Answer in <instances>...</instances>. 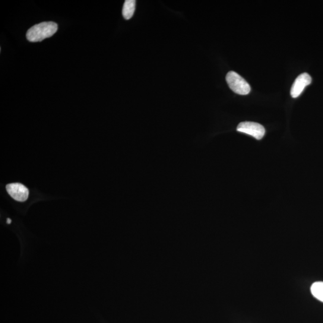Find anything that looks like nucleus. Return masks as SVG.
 <instances>
[{
  "mask_svg": "<svg viewBox=\"0 0 323 323\" xmlns=\"http://www.w3.org/2000/svg\"><path fill=\"white\" fill-rule=\"evenodd\" d=\"M58 30V25L53 22H43L34 25L28 30L27 39L31 42H42L53 36Z\"/></svg>",
  "mask_w": 323,
  "mask_h": 323,
  "instance_id": "f257e3e1",
  "label": "nucleus"
},
{
  "mask_svg": "<svg viewBox=\"0 0 323 323\" xmlns=\"http://www.w3.org/2000/svg\"><path fill=\"white\" fill-rule=\"evenodd\" d=\"M226 80L231 90L237 94L246 96L251 91V88L248 82L235 71L228 72Z\"/></svg>",
  "mask_w": 323,
  "mask_h": 323,
  "instance_id": "f03ea898",
  "label": "nucleus"
},
{
  "mask_svg": "<svg viewBox=\"0 0 323 323\" xmlns=\"http://www.w3.org/2000/svg\"><path fill=\"white\" fill-rule=\"evenodd\" d=\"M236 130L239 132L251 135L258 140L264 138L265 134V129L264 126L258 123L252 122L240 123L237 126Z\"/></svg>",
  "mask_w": 323,
  "mask_h": 323,
  "instance_id": "7ed1b4c3",
  "label": "nucleus"
},
{
  "mask_svg": "<svg viewBox=\"0 0 323 323\" xmlns=\"http://www.w3.org/2000/svg\"><path fill=\"white\" fill-rule=\"evenodd\" d=\"M6 190L11 197L17 201L24 202L27 201L28 196H29V191L27 187L21 183L9 184L6 186Z\"/></svg>",
  "mask_w": 323,
  "mask_h": 323,
  "instance_id": "20e7f679",
  "label": "nucleus"
},
{
  "mask_svg": "<svg viewBox=\"0 0 323 323\" xmlns=\"http://www.w3.org/2000/svg\"><path fill=\"white\" fill-rule=\"evenodd\" d=\"M312 78L308 73L300 74L296 78L292 87L291 88L290 95L293 98H296L300 96L302 92L308 85L311 84Z\"/></svg>",
  "mask_w": 323,
  "mask_h": 323,
  "instance_id": "39448f33",
  "label": "nucleus"
},
{
  "mask_svg": "<svg viewBox=\"0 0 323 323\" xmlns=\"http://www.w3.org/2000/svg\"><path fill=\"white\" fill-rule=\"evenodd\" d=\"M136 1L135 0H126L123 5L122 15L123 18L129 20L134 15L135 10Z\"/></svg>",
  "mask_w": 323,
  "mask_h": 323,
  "instance_id": "423d86ee",
  "label": "nucleus"
},
{
  "mask_svg": "<svg viewBox=\"0 0 323 323\" xmlns=\"http://www.w3.org/2000/svg\"><path fill=\"white\" fill-rule=\"evenodd\" d=\"M311 291L313 297L323 302V282H315L312 284Z\"/></svg>",
  "mask_w": 323,
  "mask_h": 323,
  "instance_id": "0eeeda50",
  "label": "nucleus"
},
{
  "mask_svg": "<svg viewBox=\"0 0 323 323\" xmlns=\"http://www.w3.org/2000/svg\"><path fill=\"white\" fill-rule=\"evenodd\" d=\"M11 222H12L11 219H10V218H8V219H7L8 224H11Z\"/></svg>",
  "mask_w": 323,
  "mask_h": 323,
  "instance_id": "6e6552de",
  "label": "nucleus"
}]
</instances>
